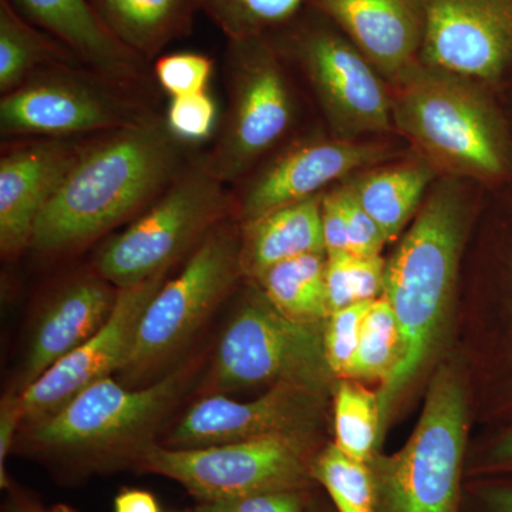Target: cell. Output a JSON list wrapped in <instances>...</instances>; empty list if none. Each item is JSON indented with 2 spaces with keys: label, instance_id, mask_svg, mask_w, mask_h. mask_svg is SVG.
Listing matches in <instances>:
<instances>
[{
  "label": "cell",
  "instance_id": "17",
  "mask_svg": "<svg viewBox=\"0 0 512 512\" xmlns=\"http://www.w3.org/2000/svg\"><path fill=\"white\" fill-rule=\"evenodd\" d=\"M380 76L396 82L419 62L426 35L423 0H309Z\"/></svg>",
  "mask_w": 512,
  "mask_h": 512
},
{
  "label": "cell",
  "instance_id": "19",
  "mask_svg": "<svg viewBox=\"0 0 512 512\" xmlns=\"http://www.w3.org/2000/svg\"><path fill=\"white\" fill-rule=\"evenodd\" d=\"M119 289L101 276H83L63 288L36 320L20 373V389L103 328Z\"/></svg>",
  "mask_w": 512,
  "mask_h": 512
},
{
  "label": "cell",
  "instance_id": "20",
  "mask_svg": "<svg viewBox=\"0 0 512 512\" xmlns=\"http://www.w3.org/2000/svg\"><path fill=\"white\" fill-rule=\"evenodd\" d=\"M20 13L74 56L110 80L130 82L140 73L141 59L128 49L87 0H15Z\"/></svg>",
  "mask_w": 512,
  "mask_h": 512
},
{
  "label": "cell",
  "instance_id": "7",
  "mask_svg": "<svg viewBox=\"0 0 512 512\" xmlns=\"http://www.w3.org/2000/svg\"><path fill=\"white\" fill-rule=\"evenodd\" d=\"M325 322H296L266 299L245 303L222 333L208 389L292 384L325 394L335 376L325 355Z\"/></svg>",
  "mask_w": 512,
  "mask_h": 512
},
{
  "label": "cell",
  "instance_id": "30",
  "mask_svg": "<svg viewBox=\"0 0 512 512\" xmlns=\"http://www.w3.org/2000/svg\"><path fill=\"white\" fill-rule=\"evenodd\" d=\"M373 302L355 303L349 308L330 313L326 319L323 340L326 360L333 375L348 377L350 365L359 345L363 320Z\"/></svg>",
  "mask_w": 512,
  "mask_h": 512
},
{
  "label": "cell",
  "instance_id": "12",
  "mask_svg": "<svg viewBox=\"0 0 512 512\" xmlns=\"http://www.w3.org/2000/svg\"><path fill=\"white\" fill-rule=\"evenodd\" d=\"M165 274L119 289L116 305L99 332L64 356L39 379L19 390L25 423L52 416L90 384L120 372L133 349L141 315L146 311Z\"/></svg>",
  "mask_w": 512,
  "mask_h": 512
},
{
  "label": "cell",
  "instance_id": "1",
  "mask_svg": "<svg viewBox=\"0 0 512 512\" xmlns=\"http://www.w3.org/2000/svg\"><path fill=\"white\" fill-rule=\"evenodd\" d=\"M180 138L147 119L80 151L37 220L32 245L59 254L87 244L143 210L177 180Z\"/></svg>",
  "mask_w": 512,
  "mask_h": 512
},
{
  "label": "cell",
  "instance_id": "32",
  "mask_svg": "<svg viewBox=\"0 0 512 512\" xmlns=\"http://www.w3.org/2000/svg\"><path fill=\"white\" fill-rule=\"evenodd\" d=\"M215 116L217 110L214 101L207 93L188 94L173 97L167 124L180 140H201L211 133Z\"/></svg>",
  "mask_w": 512,
  "mask_h": 512
},
{
  "label": "cell",
  "instance_id": "6",
  "mask_svg": "<svg viewBox=\"0 0 512 512\" xmlns=\"http://www.w3.org/2000/svg\"><path fill=\"white\" fill-rule=\"evenodd\" d=\"M239 252L241 235L232 225L222 221L205 235L183 271L148 302L120 370L124 382H144L194 338L242 275Z\"/></svg>",
  "mask_w": 512,
  "mask_h": 512
},
{
  "label": "cell",
  "instance_id": "40",
  "mask_svg": "<svg viewBox=\"0 0 512 512\" xmlns=\"http://www.w3.org/2000/svg\"><path fill=\"white\" fill-rule=\"evenodd\" d=\"M484 512H512V481L485 484L478 490Z\"/></svg>",
  "mask_w": 512,
  "mask_h": 512
},
{
  "label": "cell",
  "instance_id": "33",
  "mask_svg": "<svg viewBox=\"0 0 512 512\" xmlns=\"http://www.w3.org/2000/svg\"><path fill=\"white\" fill-rule=\"evenodd\" d=\"M348 231L349 254L359 258L380 255L387 239L382 229L356 200L349 184L339 187Z\"/></svg>",
  "mask_w": 512,
  "mask_h": 512
},
{
  "label": "cell",
  "instance_id": "25",
  "mask_svg": "<svg viewBox=\"0 0 512 512\" xmlns=\"http://www.w3.org/2000/svg\"><path fill=\"white\" fill-rule=\"evenodd\" d=\"M73 56L55 37L30 25L13 0H0V89L3 93L18 89L26 76L42 64L69 62Z\"/></svg>",
  "mask_w": 512,
  "mask_h": 512
},
{
  "label": "cell",
  "instance_id": "37",
  "mask_svg": "<svg viewBox=\"0 0 512 512\" xmlns=\"http://www.w3.org/2000/svg\"><path fill=\"white\" fill-rule=\"evenodd\" d=\"M349 258L350 254H326L325 281L329 315L356 303L350 286Z\"/></svg>",
  "mask_w": 512,
  "mask_h": 512
},
{
  "label": "cell",
  "instance_id": "5",
  "mask_svg": "<svg viewBox=\"0 0 512 512\" xmlns=\"http://www.w3.org/2000/svg\"><path fill=\"white\" fill-rule=\"evenodd\" d=\"M466 434L463 386L451 370L441 369L406 446L370 463L384 511L457 512Z\"/></svg>",
  "mask_w": 512,
  "mask_h": 512
},
{
  "label": "cell",
  "instance_id": "11",
  "mask_svg": "<svg viewBox=\"0 0 512 512\" xmlns=\"http://www.w3.org/2000/svg\"><path fill=\"white\" fill-rule=\"evenodd\" d=\"M289 42L339 133L356 137L392 127V97L380 74L336 26L299 28Z\"/></svg>",
  "mask_w": 512,
  "mask_h": 512
},
{
  "label": "cell",
  "instance_id": "18",
  "mask_svg": "<svg viewBox=\"0 0 512 512\" xmlns=\"http://www.w3.org/2000/svg\"><path fill=\"white\" fill-rule=\"evenodd\" d=\"M79 153L57 141L10 151L0 160V249L15 258L32 245L40 214Z\"/></svg>",
  "mask_w": 512,
  "mask_h": 512
},
{
  "label": "cell",
  "instance_id": "43",
  "mask_svg": "<svg viewBox=\"0 0 512 512\" xmlns=\"http://www.w3.org/2000/svg\"><path fill=\"white\" fill-rule=\"evenodd\" d=\"M198 5H200V0H198Z\"/></svg>",
  "mask_w": 512,
  "mask_h": 512
},
{
  "label": "cell",
  "instance_id": "9",
  "mask_svg": "<svg viewBox=\"0 0 512 512\" xmlns=\"http://www.w3.org/2000/svg\"><path fill=\"white\" fill-rule=\"evenodd\" d=\"M309 437H265L218 446L153 444L138 468L171 478L198 501L228 500L269 491L302 490L311 476Z\"/></svg>",
  "mask_w": 512,
  "mask_h": 512
},
{
  "label": "cell",
  "instance_id": "42",
  "mask_svg": "<svg viewBox=\"0 0 512 512\" xmlns=\"http://www.w3.org/2000/svg\"><path fill=\"white\" fill-rule=\"evenodd\" d=\"M5 512H79L67 505L59 504L53 507H42L33 503H16L9 507Z\"/></svg>",
  "mask_w": 512,
  "mask_h": 512
},
{
  "label": "cell",
  "instance_id": "28",
  "mask_svg": "<svg viewBox=\"0 0 512 512\" xmlns=\"http://www.w3.org/2000/svg\"><path fill=\"white\" fill-rule=\"evenodd\" d=\"M400 359V332L392 306L386 298L376 299L367 311L360 330L359 345L348 377L383 380L392 376Z\"/></svg>",
  "mask_w": 512,
  "mask_h": 512
},
{
  "label": "cell",
  "instance_id": "31",
  "mask_svg": "<svg viewBox=\"0 0 512 512\" xmlns=\"http://www.w3.org/2000/svg\"><path fill=\"white\" fill-rule=\"evenodd\" d=\"M154 73L173 97L202 93L210 80L212 60L200 53H173L157 60Z\"/></svg>",
  "mask_w": 512,
  "mask_h": 512
},
{
  "label": "cell",
  "instance_id": "4",
  "mask_svg": "<svg viewBox=\"0 0 512 512\" xmlns=\"http://www.w3.org/2000/svg\"><path fill=\"white\" fill-rule=\"evenodd\" d=\"M393 86L394 126L433 163L471 177L503 173V131L474 80L419 60Z\"/></svg>",
  "mask_w": 512,
  "mask_h": 512
},
{
  "label": "cell",
  "instance_id": "8",
  "mask_svg": "<svg viewBox=\"0 0 512 512\" xmlns=\"http://www.w3.org/2000/svg\"><path fill=\"white\" fill-rule=\"evenodd\" d=\"M228 197L207 164L170 185L147 212L101 248L96 268L117 289L163 274L224 221Z\"/></svg>",
  "mask_w": 512,
  "mask_h": 512
},
{
  "label": "cell",
  "instance_id": "35",
  "mask_svg": "<svg viewBox=\"0 0 512 512\" xmlns=\"http://www.w3.org/2000/svg\"><path fill=\"white\" fill-rule=\"evenodd\" d=\"M386 262L382 256L359 258L350 255L349 279L356 303L373 302L383 296Z\"/></svg>",
  "mask_w": 512,
  "mask_h": 512
},
{
  "label": "cell",
  "instance_id": "41",
  "mask_svg": "<svg viewBox=\"0 0 512 512\" xmlns=\"http://www.w3.org/2000/svg\"><path fill=\"white\" fill-rule=\"evenodd\" d=\"M114 512H161V508L150 491L127 488L114 500Z\"/></svg>",
  "mask_w": 512,
  "mask_h": 512
},
{
  "label": "cell",
  "instance_id": "29",
  "mask_svg": "<svg viewBox=\"0 0 512 512\" xmlns=\"http://www.w3.org/2000/svg\"><path fill=\"white\" fill-rule=\"evenodd\" d=\"M303 0H200L208 18L229 40L268 35L295 18Z\"/></svg>",
  "mask_w": 512,
  "mask_h": 512
},
{
  "label": "cell",
  "instance_id": "27",
  "mask_svg": "<svg viewBox=\"0 0 512 512\" xmlns=\"http://www.w3.org/2000/svg\"><path fill=\"white\" fill-rule=\"evenodd\" d=\"M311 476L325 487L339 512H377L379 491L372 466L336 444L312 460Z\"/></svg>",
  "mask_w": 512,
  "mask_h": 512
},
{
  "label": "cell",
  "instance_id": "23",
  "mask_svg": "<svg viewBox=\"0 0 512 512\" xmlns=\"http://www.w3.org/2000/svg\"><path fill=\"white\" fill-rule=\"evenodd\" d=\"M433 180L434 171L429 164L412 163L367 174L349 183V187L387 241H392L419 210Z\"/></svg>",
  "mask_w": 512,
  "mask_h": 512
},
{
  "label": "cell",
  "instance_id": "39",
  "mask_svg": "<svg viewBox=\"0 0 512 512\" xmlns=\"http://www.w3.org/2000/svg\"><path fill=\"white\" fill-rule=\"evenodd\" d=\"M483 464L490 473L512 474V424L495 437L485 453Z\"/></svg>",
  "mask_w": 512,
  "mask_h": 512
},
{
  "label": "cell",
  "instance_id": "24",
  "mask_svg": "<svg viewBox=\"0 0 512 512\" xmlns=\"http://www.w3.org/2000/svg\"><path fill=\"white\" fill-rule=\"evenodd\" d=\"M325 274L326 252H319L276 264L256 281L266 301L286 318L323 323L329 318Z\"/></svg>",
  "mask_w": 512,
  "mask_h": 512
},
{
  "label": "cell",
  "instance_id": "38",
  "mask_svg": "<svg viewBox=\"0 0 512 512\" xmlns=\"http://www.w3.org/2000/svg\"><path fill=\"white\" fill-rule=\"evenodd\" d=\"M20 423H25V417H23L19 392L9 393L8 396L3 397L2 404H0V485L2 488L9 487L6 460L12 450Z\"/></svg>",
  "mask_w": 512,
  "mask_h": 512
},
{
  "label": "cell",
  "instance_id": "34",
  "mask_svg": "<svg viewBox=\"0 0 512 512\" xmlns=\"http://www.w3.org/2000/svg\"><path fill=\"white\" fill-rule=\"evenodd\" d=\"M191 512H305L302 490L269 491L228 498L200 501Z\"/></svg>",
  "mask_w": 512,
  "mask_h": 512
},
{
  "label": "cell",
  "instance_id": "22",
  "mask_svg": "<svg viewBox=\"0 0 512 512\" xmlns=\"http://www.w3.org/2000/svg\"><path fill=\"white\" fill-rule=\"evenodd\" d=\"M198 0H96L97 12L111 32L140 57L160 52L187 28Z\"/></svg>",
  "mask_w": 512,
  "mask_h": 512
},
{
  "label": "cell",
  "instance_id": "15",
  "mask_svg": "<svg viewBox=\"0 0 512 512\" xmlns=\"http://www.w3.org/2000/svg\"><path fill=\"white\" fill-rule=\"evenodd\" d=\"M148 117L113 94L66 79H43L20 86L0 103L3 136L66 134L121 130Z\"/></svg>",
  "mask_w": 512,
  "mask_h": 512
},
{
  "label": "cell",
  "instance_id": "10",
  "mask_svg": "<svg viewBox=\"0 0 512 512\" xmlns=\"http://www.w3.org/2000/svg\"><path fill=\"white\" fill-rule=\"evenodd\" d=\"M231 103L208 171L222 184L247 173L278 143L292 120V100L268 35L229 40Z\"/></svg>",
  "mask_w": 512,
  "mask_h": 512
},
{
  "label": "cell",
  "instance_id": "14",
  "mask_svg": "<svg viewBox=\"0 0 512 512\" xmlns=\"http://www.w3.org/2000/svg\"><path fill=\"white\" fill-rule=\"evenodd\" d=\"M420 60L471 80L512 72V0H423Z\"/></svg>",
  "mask_w": 512,
  "mask_h": 512
},
{
  "label": "cell",
  "instance_id": "16",
  "mask_svg": "<svg viewBox=\"0 0 512 512\" xmlns=\"http://www.w3.org/2000/svg\"><path fill=\"white\" fill-rule=\"evenodd\" d=\"M396 156L386 144L335 140L303 144L288 151L252 181L241 201L245 222L318 195L326 185L360 168Z\"/></svg>",
  "mask_w": 512,
  "mask_h": 512
},
{
  "label": "cell",
  "instance_id": "26",
  "mask_svg": "<svg viewBox=\"0 0 512 512\" xmlns=\"http://www.w3.org/2000/svg\"><path fill=\"white\" fill-rule=\"evenodd\" d=\"M379 393L362 384L342 382L335 397L336 446L350 457L372 463L382 433Z\"/></svg>",
  "mask_w": 512,
  "mask_h": 512
},
{
  "label": "cell",
  "instance_id": "13",
  "mask_svg": "<svg viewBox=\"0 0 512 512\" xmlns=\"http://www.w3.org/2000/svg\"><path fill=\"white\" fill-rule=\"evenodd\" d=\"M325 394L278 384L249 402L212 393L192 404L168 436L167 447L218 446L278 436L311 437Z\"/></svg>",
  "mask_w": 512,
  "mask_h": 512
},
{
  "label": "cell",
  "instance_id": "21",
  "mask_svg": "<svg viewBox=\"0 0 512 512\" xmlns=\"http://www.w3.org/2000/svg\"><path fill=\"white\" fill-rule=\"evenodd\" d=\"M322 198L313 195L245 222L239 252L242 275L258 279L288 259L326 252Z\"/></svg>",
  "mask_w": 512,
  "mask_h": 512
},
{
  "label": "cell",
  "instance_id": "2",
  "mask_svg": "<svg viewBox=\"0 0 512 512\" xmlns=\"http://www.w3.org/2000/svg\"><path fill=\"white\" fill-rule=\"evenodd\" d=\"M466 221L463 187L454 178L440 181L386 264L383 298L399 326L400 359L379 392L382 424L439 336L453 295Z\"/></svg>",
  "mask_w": 512,
  "mask_h": 512
},
{
  "label": "cell",
  "instance_id": "3",
  "mask_svg": "<svg viewBox=\"0 0 512 512\" xmlns=\"http://www.w3.org/2000/svg\"><path fill=\"white\" fill-rule=\"evenodd\" d=\"M190 375V367L183 366L131 389L111 376L101 379L52 416L29 424L30 447L84 471L138 467Z\"/></svg>",
  "mask_w": 512,
  "mask_h": 512
},
{
  "label": "cell",
  "instance_id": "36",
  "mask_svg": "<svg viewBox=\"0 0 512 512\" xmlns=\"http://www.w3.org/2000/svg\"><path fill=\"white\" fill-rule=\"evenodd\" d=\"M322 228L326 254H349L345 211L339 188L322 198Z\"/></svg>",
  "mask_w": 512,
  "mask_h": 512
}]
</instances>
